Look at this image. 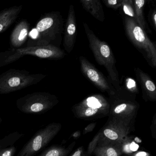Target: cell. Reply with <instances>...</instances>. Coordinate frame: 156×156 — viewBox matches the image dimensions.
Masks as SVG:
<instances>
[{
  "label": "cell",
  "mask_w": 156,
  "mask_h": 156,
  "mask_svg": "<svg viewBox=\"0 0 156 156\" xmlns=\"http://www.w3.org/2000/svg\"><path fill=\"white\" fill-rule=\"evenodd\" d=\"M83 27L89 42L90 49L96 61L100 65L104 66L106 69L109 76V83L115 88H119L120 86L119 75L117 70L116 60L113 52L108 44L105 41L99 40L85 23H83Z\"/></svg>",
  "instance_id": "1"
},
{
  "label": "cell",
  "mask_w": 156,
  "mask_h": 156,
  "mask_svg": "<svg viewBox=\"0 0 156 156\" xmlns=\"http://www.w3.org/2000/svg\"><path fill=\"white\" fill-rule=\"evenodd\" d=\"M124 25L128 38L141 53L148 64L156 67V45L149 39L146 32L134 20L127 16L124 18Z\"/></svg>",
  "instance_id": "2"
},
{
  "label": "cell",
  "mask_w": 156,
  "mask_h": 156,
  "mask_svg": "<svg viewBox=\"0 0 156 156\" xmlns=\"http://www.w3.org/2000/svg\"><path fill=\"white\" fill-rule=\"evenodd\" d=\"M44 76L30 74L28 72L10 70L0 75V94L15 92L35 84L42 80Z\"/></svg>",
  "instance_id": "3"
},
{
  "label": "cell",
  "mask_w": 156,
  "mask_h": 156,
  "mask_svg": "<svg viewBox=\"0 0 156 156\" xmlns=\"http://www.w3.org/2000/svg\"><path fill=\"white\" fill-rule=\"evenodd\" d=\"M62 16L55 12L49 13L42 19L36 25L38 36L31 47L51 45L62 34Z\"/></svg>",
  "instance_id": "4"
},
{
  "label": "cell",
  "mask_w": 156,
  "mask_h": 156,
  "mask_svg": "<svg viewBox=\"0 0 156 156\" xmlns=\"http://www.w3.org/2000/svg\"><path fill=\"white\" fill-rule=\"evenodd\" d=\"M53 96L43 92L29 94L17 100L18 109L24 114L40 115L45 113L54 104Z\"/></svg>",
  "instance_id": "5"
},
{
  "label": "cell",
  "mask_w": 156,
  "mask_h": 156,
  "mask_svg": "<svg viewBox=\"0 0 156 156\" xmlns=\"http://www.w3.org/2000/svg\"><path fill=\"white\" fill-rule=\"evenodd\" d=\"M56 130L53 125L40 129L22 148L16 156H35L51 141Z\"/></svg>",
  "instance_id": "6"
},
{
  "label": "cell",
  "mask_w": 156,
  "mask_h": 156,
  "mask_svg": "<svg viewBox=\"0 0 156 156\" xmlns=\"http://www.w3.org/2000/svg\"><path fill=\"white\" fill-rule=\"evenodd\" d=\"M18 55H14L12 57L8 58L5 63L11 62L12 60H15L16 56L19 55H34L41 58L49 59H60L63 58L66 55L65 53L55 45H48L46 46H35L21 48L15 51Z\"/></svg>",
  "instance_id": "7"
},
{
  "label": "cell",
  "mask_w": 156,
  "mask_h": 156,
  "mask_svg": "<svg viewBox=\"0 0 156 156\" xmlns=\"http://www.w3.org/2000/svg\"><path fill=\"white\" fill-rule=\"evenodd\" d=\"M79 62L83 74L91 81L93 84L101 90L108 92L113 91V86L106 79L103 74L96 69L94 66L85 57L80 56Z\"/></svg>",
  "instance_id": "8"
},
{
  "label": "cell",
  "mask_w": 156,
  "mask_h": 156,
  "mask_svg": "<svg viewBox=\"0 0 156 156\" xmlns=\"http://www.w3.org/2000/svg\"><path fill=\"white\" fill-rule=\"evenodd\" d=\"M76 22L75 12L73 5H70L65 30L64 47L67 52L72 51L76 36Z\"/></svg>",
  "instance_id": "9"
},
{
  "label": "cell",
  "mask_w": 156,
  "mask_h": 156,
  "mask_svg": "<svg viewBox=\"0 0 156 156\" xmlns=\"http://www.w3.org/2000/svg\"><path fill=\"white\" fill-rule=\"evenodd\" d=\"M30 26L26 21L20 23L12 34L10 38L11 45L13 48H19L24 43L27 39Z\"/></svg>",
  "instance_id": "10"
},
{
  "label": "cell",
  "mask_w": 156,
  "mask_h": 156,
  "mask_svg": "<svg viewBox=\"0 0 156 156\" xmlns=\"http://www.w3.org/2000/svg\"><path fill=\"white\" fill-rule=\"evenodd\" d=\"M22 9L21 6L13 7L0 12V33L7 30L14 22Z\"/></svg>",
  "instance_id": "11"
},
{
  "label": "cell",
  "mask_w": 156,
  "mask_h": 156,
  "mask_svg": "<svg viewBox=\"0 0 156 156\" xmlns=\"http://www.w3.org/2000/svg\"><path fill=\"white\" fill-rule=\"evenodd\" d=\"M83 8L94 18L103 22L105 20V13L103 6L98 0H81Z\"/></svg>",
  "instance_id": "12"
},
{
  "label": "cell",
  "mask_w": 156,
  "mask_h": 156,
  "mask_svg": "<svg viewBox=\"0 0 156 156\" xmlns=\"http://www.w3.org/2000/svg\"><path fill=\"white\" fill-rule=\"evenodd\" d=\"M137 78L140 86L146 92L151 94H156V86L150 77L139 68L135 70Z\"/></svg>",
  "instance_id": "13"
},
{
  "label": "cell",
  "mask_w": 156,
  "mask_h": 156,
  "mask_svg": "<svg viewBox=\"0 0 156 156\" xmlns=\"http://www.w3.org/2000/svg\"><path fill=\"white\" fill-rule=\"evenodd\" d=\"M132 1L135 13L134 20L144 31L149 30L143 16V9L146 1L144 0H136Z\"/></svg>",
  "instance_id": "14"
},
{
  "label": "cell",
  "mask_w": 156,
  "mask_h": 156,
  "mask_svg": "<svg viewBox=\"0 0 156 156\" xmlns=\"http://www.w3.org/2000/svg\"><path fill=\"white\" fill-rule=\"evenodd\" d=\"M24 136L23 133L15 131L7 135L3 138L0 140V150L13 146L14 144Z\"/></svg>",
  "instance_id": "15"
},
{
  "label": "cell",
  "mask_w": 156,
  "mask_h": 156,
  "mask_svg": "<svg viewBox=\"0 0 156 156\" xmlns=\"http://www.w3.org/2000/svg\"><path fill=\"white\" fill-rule=\"evenodd\" d=\"M122 7L125 14L135 20V13L132 0H123Z\"/></svg>",
  "instance_id": "16"
},
{
  "label": "cell",
  "mask_w": 156,
  "mask_h": 156,
  "mask_svg": "<svg viewBox=\"0 0 156 156\" xmlns=\"http://www.w3.org/2000/svg\"><path fill=\"white\" fill-rule=\"evenodd\" d=\"M86 105L88 107L95 108H101L102 107V104L101 100L98 99V97L93 96L89 97L87 98L86 100Z\"/></svg>",
  "instance_id": "17"
},
{
  "label": "cell",
  "mask_w": 156,
  "mask_h": 156,
  "mask_svg": "<svg viewBox=\"0 0 156 156\" xmlns=\"http://www.w3.org/2000/svg\"><path fill=\"white\" fill-rule=\"evenodd\" d=\"M123 0H104L103 2L107 7L117 10L122 7Z\"/></svg>",
  "instance_id": "18"
},
{
  "label": "cell",
  "mask_w": 156,
  "mask_h": 156,
  "mask_svg": "<svg viewBox=\"0 0 156 156\" xmlns=\"http://www.w3.org/2000/svg\"><path fill=\"white\" fill-rule=\"evenodd\" d=\"M17 151V148L13 146H10L0 150V156H14Z\"/></svg>",
  "instance_id": "19"
},
{
  "label": "cell",
  "mask_w": 156,
  "mask_h": 156,
  "mask_svg": "<svg viewBox=\"0 0 156 156\" xmlns=\"http://www.w3.org/2000/svg\"><path fill=\"white\" fill-rule=\"evenodd\" d=\"M36 156H60V151L56 148H49Z\"/></svg>",
  "instance_id": "20"
},
{
  "label": "cell",
  "mask_w": 156,
  "mask_h": 156,
  "mask_svg": "<svg viewBox=\"0 0 156 156\" xmlns=\"http://www.w3.org/2000/svg\"><path fill=\"white\" fill-rule=\"evenodd\" d=\"M104 134L106 136L113 140H115L118 138L117 134L111 129H106L104 131Z\"/></svg>",
  "instance_id": "21"
},
{
  "label": "cell",
  "mask_w": 156,
  "mask_h": 156,
  "mask_svg": "<svg viewBox=\"0 0 156 156\" xmlns=\"http://www.w3.org/2000/svg\"><path fill=\"white\" fill-rule=\"evenodd\" d=\"M98 111V109L95 108L88 107L86 110L85 114L87 116H90L96 114Z\"/></svg>",
  "instance_id": "22"
},
{
  "label": "cell",
  "mask_w": 156,
  "mask_h": 156,
  "mask_svg": "<svg viewBox=\"0 0 156 156\" xmlns=\"http://www.w3.org/2000/svg\"><path fill=\"white\" fill-rule=\"evenodd\" d=\"M127 107V105L126 104H122L117 106L115 109V112L117 114H119L124 111Z\"/></svg>",
  "instance_id": "23"
},
{
  "label": "cell",
  "mask_w": 156,
  "mask_h": 156,
  "mask_svg": "<svg viewBox=\"0 0 156 156\" xmlns=\"http://www.w3.org/2000/svg\"><path fill=\"white\" fill-rule=\"evenodd\" d=\"M151 22H152V25H153L154 29H156V11H154L152 14L151 15Z\"/></svg>",
  "instance_id": "24"
},
{
  "label": "cell",
  "mask_w": 156,
  "mask_h": 156,
  "mask_svg": "<svg viewBox=\"0 0 156 156\" xmlns=\"http://www.w3.org/2000/svg\"><path fill=\"white\" fill-rule=\"evenodd\" d=\"M108 156H118L116 151L114 148H109L107 151Z\"/></svg>",
  "instance_id": "25"
},
{
  "label": "cell",
  "mask_w": 156,
  "mask_h": 156,
  "mask_svg": "<svg viewBox=\"0 0 156 156\" xmlns=\"http://www.w3.org/2000/svg\"><path fill=\"white\" fill-rule=\"evenodd\" d=\"M30 36L32 38L33 40H36L38 36V33L36 29H33L30 32Z\"/></svg>",
  "instance_id": "26"
},
{
  "label": "cell",
  "mask_w": 156,
  "mask_h": 156,
  "mask_svg": "<svg viewBox=\"0 0 156 156\" xmlns=\"http://www.w3.org/2000/svg\"><path fill=\"white\" fill-rule=\"evenodd\" d=\"M138 148V145L134 142H132L129 146V149L131 151H136L137 150Z\"/></svg>",
  "instance_id": "27"
},
{
  "label": "cell",
  "mask_w": 156,
  "mask_h": 156,
  "mask_svg": "<svg viewBox=\"0 0 156 156\" xmlns=\"http://www.w3.org/2000/svg\"><path fill=\"white\" fill-rule=\"evenodd\" d=\"M146 155H147V153L146 152L141 151V152L137 153L135 156H146Z\"/></svg>",
  "instance_id": "28"
},
{
  "label": "cell",
  "mask_w": 156,
  "mask_h": 156,
  "mask_svg": "<svg viewBox=\"0 0 156 156\" xmlns=\"http://www.w3.org/2000/svg\"><path fill=\"white\" fill-rule=\"evenodd\" d=\"M81 155V151H76L74 154L73 155V156H80Z\"/></svg>",
  "instance_id": "29"
},
{
  "label": "cell",
  "mask_w": 156,
  "mask_h": 156,
  "mask_svg": "<svg viewBox=\"0 0 156 156\" xmlns=\"http://www.w3.org/2000/svg\"><path fill=\"white\" fill-rule=\"evenodd\" d=\"M135 141H136L137 142H139V143H140L141 142V140H140L138 137H136L135 138Z\"/></svg>",
  "instance_id": "30"
},
{
  "label": "cell",
  "mask_w": 156,
  "mask_h": 156,
  "mask_svg": "<svg viewBox=\"0 0 156 156\" xmlns=\"http://www.w3.org/2000/svg\"><path fill=\"white\" fill-rule=\"evenodd\" d=\"M2 122V119L0 117V124Z\"/></svg>",
  "instance_id": "31"
}]
</instances>
